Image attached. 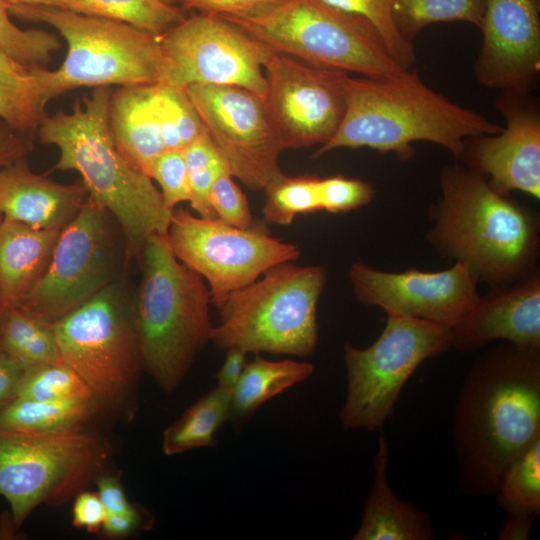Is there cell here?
<instances>
[{"instance_id":"cell-13","label":"cell","mask_w":540,"mask_h":540,"mask_svg":"<svg viewBox=\"0 0 540 540\" xmlns=\"http://www.w3.org/2000/svg\"><path fill=\"white\" fill-rule=\"evenodd\" d=\"M167 239L175 257L207 282L217 309L234 290L300 256L297 246L260 229L237 228L177 207L172 211Z\"/></svg>"},{"instance_id":"cell-27","label":"cell","mask_w":540,"mask_h":540,"mask_svg":"<svg viewBox=\"0 0 540 540\" xmlns=\"http://www.w3.org/2000/svg\"><path fill=\"white\" fill-rule=\"evenodd\" d=\"M231 391L215 386L189 406L163 432L162 450L167 456L216 446V434L229 419Z\"/></svg>"},{"instance_id":"cell-30","label":"cell","mask_w":540,"mask_h":540,"mask_svg":"<svg viewBox=\"0 0 540 540\" xmlns=\"http://www.w3.org/2000/svg\"><path fill=\"white\" fill-rule=\"evenodd\" d=\"M70 11L127 23L157 37L187 17L163 0H70Z\"/></svg>"},{"instance_id":"cell-45","label":"cell","mask_w":540,"mask_h":540,"mask_svg":"<svg viewBox=\"0 0 540 540\" xmlns=\"http://www.w3.org/2000/svg\"><path fill=\"white\" fill-rule=\"evenodd\" d=\"M94 484L106 513H126L138 507L129 501L119 475L106 470L96 478Z\"/></svg>"},{"instance_id":"cell-1","label":"cell","mask_w":540,"mask_h":540,"mask_svg":"<svg viewBox=\"0 0 540 540\" xmlns=\"http://www.w3.org/2000/svg\"><path fill=\"white\" fill-rule=\"evenodd\" d=\"M453 427L461 490L495 494L540 439V348L502 341L484 351L464 379Z\"/></svg>"},{"instance_id":"cell-25","label":"cell","mask_w":540,"mask_h":540,"mask_svg":"<svg viewBox=\"0 0 540 540\" xmlns=\"http://www.w3.org/2000/svg\"><path fill=\"white\" fill-rule=\"evenodd\" d=\"M311 363L297 360L272 361L256 354L246 363L242 375L231 390L229 419L240 429L268 400L310 378Z\"/></svg>"},{"instance_id":"cell-2","label":"cell","mask_w":540,"mask_h":540,"mask_svg":"<svg viewBox=\"0 0 540 540\" xmlns=\"http://www.w3.org/2000/svg\"><path fill=\"white\" fill-rule=\"evenodd\" d=\"M440 187L426 234L440 256L467 265L479 282L491 287L512 283L537 268V213L498 193L485 176L460 162L442 169Z\"/></svg>"},{"instance_id":"cell-35","label":"cell","mask_w":540,"mask_h":540,"mask_svg":"<svg viewBox=\"0 0 540 540\" xmlns=\"http://www.w3.org/2000/svg\"><path fill=\"white\" fill-rule=\"evenodd\" d=\"M320 178L284 176L265 190L263 215L268 223L289 225L297 215L321 210Z\"/></svg>"},{"instance_id":"cell-10","label":"cell","mask_w":540,"mask_h":540,"mask_svg":"<svg viewBox=\"0 0 540 540\" xmlns=\"http://www.w3.org/2000/svg\"><path fill=\"white\" fill-rule=\"evenodd\" d=\"M109 441L85 428L30 433L0 430V496L14 530L42 504L61 505L107 470Z\"/></svg>"},{"instance_id":"cell-32","label":"cell","mask_w":540,"mask_h":540,"mask_svg":"<svg viewBox=\"0 0 540 540\" xmlns=\"http://www.w3.org/2000/svg\"><path fill=\"white\" fill-rule=\"evenodd\" d=\"M155 102L166 150H184L206 132L185 87L156 83Z\"/></svg>"},{"instance_id":"cell-40","label":"cell","mask_w":540,"mask_h":540,"mask_svg":"<svg viewBox=\"0 0 540 540\" xmlns=\"http://www.w3.org/2000/svg\"><path fill=\"white\" fill-rule=\"evenodd\" d=\"M226 168L216 177L210 192V204L216 218L241 229L253 227L246 196Z\"/></svg>"},{"instance_id":"cell-36","label":"cell","mask_w":540,"mask_h":540,"mask_svg":"<svg viewBox=\"0 0 540 540\" xmlns=\"http://www.w3.org/2000/svg\"><path fill=\"white\" fill-rule=\"evenodd\" d=\"M17 397L50 401L94 400L85 382L61 360L24 369Z\"/></svg>"},{"instance_id":"cell-49","label":"cell","mask_w":540,"mask_h":540,"mask_svg":"<svg viewBox=\"0 0 540 540\" xmlns=\"http://www.w3.org/2000/svg\"><path fill=\"white\" fill-rule=\"evenodd\" d=\"M536 516L525 513H507L498 538L500 540H526L530 536Z\"/></svg>"},{"instance_id":"cell-7","label":"cell","mask_w":540,"mask_h":540,"mask_svg":"<svg viewBox=\"0 0 540 540\" xmlns=\"http://www.w3.org/2000/svg\"><path fill=\"white\" fill-rule=\"evenodd\" d=\"M59 356L90 389L100 411L131 419L143 364L134 294L121 278L52 324Z\"/></svg>"},{"instance_id":"cell-41","label":"cell","mask_w":540,"mask_h":540,"mask_svg":"<svg viewBox=\"0 0 540 540\" xmlns=\"http://www.w3.org/2000/svg\"><path fill=\"white\" fill-rule=\"evenodd\" d=\"M319 194L321 210L340 213L369 204L374 198L375 189L363 180L336 175L320 179Z\"/></svg>"},{"instance_id":"cell-43","label":"cell","mask_w":540,"mask_h":540,"mask_svg":"<svg viewBox=\"0 0 540 540\" xmlns=\"http://www.w3.org/2000/svg\"><path fill=\"white\" fill-rule=\"evenodd\" d=\"M153 522V516L138 506L126 513H106L100 533L109 539L125 538L150 529Z\"/></svg>"},{"instance_id":"cell-6","label":"cell","mask_w":540,"mask_h":540,"mask_svg":"<svg viewBox=\"0 0 540 540\" xmlns=\"http://www.w3.org/2000/svg\"><path fill=\"white\" fill-rule=\"evenodd\" d=\"M21 20L55 28L67 43L61 66L34 68L43 104L79 87L165 82L169 63L160 37L124 22L45 5L9 6Z\"/></svg>"},{"instance_id":"cell-37","label":"cell","mask_w":540,"mask_h":540,"mask_svg":"<svg viewBox=\"0 0 540 540\" xmlns=\"http://www.w3.org/2000/svg\"><path fill=\"white\" fill-rule=\"evenodd\" d=\"M183 154L189 176L191 208L200 217L216 218L210 204V192L219 173L228 169L226 162L207 131L187 146Z\"/></svg>"},{"instance_id":"cell-14","label":"cell","mask_w":540,"mask_h":540,"mask_svg":"<svg viewBox=\"0 0 540 540\" xmlns=\"http://www.w3.org/2000/svg\"><path fill=\"white\" fill-rule=\"evenodd\" d=\"M160 42L169 69L166 83L235 86L264 99L268 46L219 16L197 14L171 28Z\"/></svg>"},{"instance_id":"cell-38","label":"cell","mask_w":540,"mask_h":540,"mask_svg":"<svg viewBox=\"0 0 540 540\" xmlns=\"http://www.w3.org/2000/svg\"><path fill=\"white\" fill-rule=\"evenodd\" d=\"M340 10L369 20L381 34L391 56L406 70L416 60L413 43L405 40L395 26L391 0H321Z\"/></svg>"},{"instance_id":"cell-15","label":"cell","mask_w":540,"mask_h":540,"mask_svg":"<svg viewBox=\"0 0 540 540\" xmlns=\"http://www.w3.org/2000/svg\"><path fill=\"white\" fill-rule=\"evenodd\" d=\"M186 91L234 178L265 191L285 176L284 150L263 99L241 87L193 84Z\"/></svg>"},{"instance_id":"cell-51","label":"cell","mask_w":540,"mask_h":540,"mask_svg":"<svg viewBox=\"0 0 540 540\" xmlns=\"http://www.w3.org/2000/svg\"><path fill=\"white\" fill-rule=\"evenodd\" d=\"M169 4H173V5H176L177 2H180L181 0H163Z\"/></svg>"},{"instance_id":"cell-11","label":"cell","mask_w":540,"mask_h":540,"mask_svg":"<svg viewBox=\"0 0 540 540\" xmlns=\"http://www.w3.org/2000/svg\"><path fill=\"white\" fill-rule=\"evenodd\" d=\"M369 347L344 345L347 395L340 411L344 429L375 431L393 415L403 386L429 358L448 350L451 327L399 314Z\"/></svg>"},{"instance_id":"cell-50","label":"cell","mask_w":540,"mask_h":540,"mask_svg":"<svg viewBox=\"0 0 540 540\" xmlns=\"http://www.w3.org/2000/svg\"><path fill=\"white\" fill-rule=\"evenodd\" d=\"M9 6L45 5L70 10V0H5Z\"/></svg>"},{"instance_id":"cell-52","label":"cell","mask_w":540,"mask_h":540,"mask_svg":"<svg viewBox=\"0 0 540 540\" xmlns=\"http://www.w3.org/2000/svg\"><path fill=\"white\" fill-rule=\"evenodd\" d=\"M2 307H3V302H2V299H1V296H0V312L2 310Z\"/></svg>"},{"instance_id":"cell-9","label":"cell","mask_w":540,"mask_h":540,"mask_svg":"<svg viewBox=\"0 0 540 540\" xmlns=\"http://www.w3.org/2000/svg\"><path fill=\"white\" fill-rule=\"evenodd\" d=\"M273 52L309 65L381 78L404 69L366 18L321 0H281L251 16H219Z\"/></svg>"},{"instance_id":"cell-4","label":"cell","mask_w":540,"mask_h":540,"mask_svg":"<svg viewBox=\"0 0 540 540\" xmlns=\"http://www.w3.org/2000/svg\"><path fill=\"white\" fill-rule=\"evenodd\" d=\"M109 87H96L76 99L72 111L44 115L38 127L41 143L59 149L52 170H75L88 195L107 209L124 236L128 260L139 258L145 240L167 232L172 211L152 179L117 147L109 125Z\"/></svg>"},{"instance_id":"cell-5","label":"cell","mask_w":540,"mask_h":540,"mask_svg":"<svg viewBox=\"0 0 540 540\" xmlns=\"http://www.w3.org/2000/svg\"><path fill=\"white\" fill-rule=\"evenodd\" d=\"M138 259L134 318L143 369L170 393L211 342V294L202 276L175 257L167 232L148 236Z\"/></svg>"},{"instance_id":"cell-26","label":"cell","mask_w":540,"mask_h":540,"mask_svg":"<svg viewBox=\"0 0 540 540\" xmlns=\"http://www.w3.org/2000/svg\"><path fill=\"white\" fill-rule=\"evenodd\" d=\"M99 412L93 399L50 401L16 397L0 412V430L48 433L80 429Z\"/></svg>"},{"instance_id":"cell-22","label":"cell","mask_w":540,"mask_h":540,"mask_svg":"<svg viewBox=\"0 0 540 540\" xmlns=\"http://www.w3.org/2000/svg\"><path fill=\"white\" fill-rule=\"evenodd\" d=\"M389 447L379 435L374 457V481L363 507L361 523L353 540H431L430 516L413 504L400 500L391 490L387 467Z\"/></svg>"},{"instance_id":"cell-48","label":"cell","mask_w":540,"mask_h":540,"mask_svg":"<svg viewBox=\"0 0 540 540\" xmlns=\"http://www.w3.org/2000/svg\"><path fill=\"white\" fill-rule=\"evenodd\" d=\"M246 355L239 349L226 350L224 362L215 375L216 386L230 391L234 388L246 366Z\"/></svg>"},{"instance_id":"cell-44","label":"cell","mask_w":540,"mask_h":540,"mask_svg":"<svg viewBox=\"0 0 540 540\" xmlns=\"http://www.w3.org/2000/svg\"><path fill=\"white\" fill-rule=\"evenodd\" d=\"M106 516L105 508L96 491L82 490L75 495L72 524L89 533H100Z\"/></svg>"},{"instance_id":"cell-17","label":"cell","mask_w":540,"mask_h":540,"mask_svg":"<svg viewBox=\"0 0 540 540\" xmlns=\"http://www.w3.org/2000/svg\"><path fill=\"white\" fill-rule=\"evenodd\" d=\"M349 280L356 299L399 314L449 327L459 322L478 301L479 280L460 262L436 272L407 269L387 272L362 261L351 264Z\"/></svg>"},{"instance_id":"cell-18","label":"cell","mask_w":540,"mask_h":540,"mask_svg":"<svg viewBox=\"0 0 540 540\" xmlns=\"http://www.w3.org/2000/svg\"><path fill=\"white\" fill-rule=\"evenodd\" d=\"M497 107L506 126L465 139L459 162L486 177L498 193L540 198V114L528 92L502 91Z\"/></svg>"},{"instance_id":"cell-3","label":"cell","mask_w":540,"mask_h":540,"mask_svg":"<svg viewBox=\"0 0 540 540\" xmlns=\"http://www.w3.org/2000/svg\"><path fill=\"white\" fill-rule=\"evenodd\" d=\"M345 93V113L337 131L312 158L338 148L367 147L382 154L393 152L405 162L415 154L412 143L428 141L458 161L465 139L503 128L435 92L416 70L381 78L348 75Z\"/></svg>"},{"instance_id":"cell-20","label":"cell","mask_w":540,"mask_h":540,"mask_svg":"<svg viewBox=\"0 0 540 540\" xmlns=\"http://www.w3.org/2000/svg\"><path fill=\"white\" fill-rule=\"evenodd\" d=\"M452 343L463 352H474L494 341L524 348H540V271L492 287L469 312L451 327Z\"/></svg>"},{"instance_id":"cell-21","label":"cell","mask_w":540,"mask_h":540,"mask_svg":"<svg viewBox=\"0 0 540 540\" xmlns=\"http://www.w3.org/2000/svg\"><path fill=\"white\" fill-rule=\"evenodd\" d=\"M82 181L60 184L31 171L26 158L0 169V211L4 219L36 229H63L88 198Z\"/></svg>"},{"instance_id":"cell-42","label":"cell","mask_w":540,"mask_h":540,"mask_svg":"<svg viewBox=\"0 0 540 540\" xmlns=\"http://www.w3.org/2000/svg\"><path fill=\"white\" fill-rule=\"evenodd\" d=\"M281 0H181L184 11L214 16H251L275 5Z\"/></svg>"},{"instance_id":"cell-24","label":"cell","mask_w":540,"mask_h":540,"mask_svg":"<svg viewBox=\"0 0 540 540\" xmlns=\"http://www.w3.org/2000/svg\"><path fill=\"white\" fill-rule=\"evenodd\" d=\"M109 125L122 154L148 175L166 148L156 110L155 84L122 86L111 94Z\"/></svg>"},{"instance_id":"cell-8","label":"cell","mask_w":540,"mask_h":540,"mask_svg":"<svg viewBox=\"0 0 540 540\" xmlns=\"http://www.w3.org/2000/svg\"><path fill=\"white\" fill-rule=\"evenodd\" d=\"M231 292L218 308L211 342L245 353L310 356L318 343L316 310L327 281L321 266H274Z\"/></svg>"},{"instance_id":"cell-29","label":"cell","mask_w":540,"mask_h":540,"mask_svg":"<svg viewBox=\"0 0 540 540\" xmlns=\"http://www.w3.org/2000/svg\"><path fill=\"white\" fill-rule=\"evenodd\" d=\"M42 98L33 69L0 60V118L9 128L31 137L45 115Z\"/></svg>"},{"instance_id":"cell-39","label":"cell","mask_w":540,"mask_h":540,"mask_svg":"<svg viewBox=\"0 0 540 540\" xmlns=\"http://www.w3.org/2000/svg\"><path fill=\"white\" fill-rule=\"evenodd\" d=\"M148 176L160 186L165 206L173 211L190 200V183L183 150H165L151 164Z\"/></svg>"},{"instance_id":"cell-23","label":"cell","mask_w":540,"mask_h":540,"mask_svg":"<svg viewBox=\"0 0 540 540\" xmlns=\"http://www.w3.org/2000/svg\"><path fill=\"white\" fill-rule=\"evenodd\" d=\"M62 229H36L4 219L0 223V296L19 306L44 275Z\"/></svg>"},{"instance_id":"cell-28","label":"cell","mask_w":540,"mask_h":540,"mask_svg":"<svg viewBox=\"0 0 540 540\" xmlns=\"http://www.w3.org/2000/svg\"><path fill=\"white\" fill-rule=\"evenodd\" d=\"M0 352L24 369L61 360L52 324L10 305L0 312Z\"/></svg>"},{"instance_id":"cell-34","label":"cell","mask_w":540,"mask_h":540,"mask_svg":"<svg viewBox=\"0 0 540 540\" xmlns=\"http://www.w3.org/2000/svg\"><path fill=\"white\" fill-rule=\"evenodd\" d=\"M496 494L507 513L539 515L540 439L507 468Z\"/></svg>"},{"instance_id":"cell-31","label":"cell","mask_w":540,"mask_h":540,"mask_svg":"<svg viewBox=\"0 0 540 540\" xmlns=\"http://www.w3.org/2000/svg\"><path fill=\"white\" fill-rule=\"evenodd\" d=\"M392 16L399 34L412 43L430 24L462 21L480 29L485 0H391Z\"/></svg>"},{"instance_id":"cell-16","label":"cell","mask_w":540,"mask_h":540,"mask_svg":"<svg viewBox=\"0 0 540 540\" xmlns=\"http://www.w3.org/2000/svg\"><path fill=\"white\" fill-rule=\"evenodd\" d=\"M264 73L263 102L283 149L327 143L345 113L348 73L275 52L265 63Z\"/></svg>"},{"instance_id":"cell-33","label":"cell","mask_w":540,"mask_h":540,"mask_svg":"<svg viewBox=\"0 0 540 540\" xmlns=\"http://www.w3.org/2000/svg\"><path fill=\"white\" fill-rule=\"evenodd\" d=\"M60 48L59 38L48 31L16 26L10 19L8 3L0 0V60L28 69L45 68Z\"/></svg>"},{"instance_id":"cell-53","label":"cell","mask_w":540,"mask_h":540,"mask_svg":"<svg viewBox=\"0 0 540 540\" xmlns=\"http://www.w3.org/2000/svg\"><path fill=\"white\" fill-rule=\"evenodd\" d=\"M2 220H3V214H2V212L0 211V223H1Z\"/></svg>"},{"instance_id":"cell-12","label":"cell","mask_w":540,"mask_h":540,"mask_svg":"<svg viewBox=\"0 0 540 540\" xmlns=\"http://www.w3.org/2000/svg\"><path fill=\"white\" fill-rule=\"evenodd\" d=\"M128 263L118 222L88 196L75 218L61 230L44 275L16 307L53 324L123 278Z\"/></svg>"},{"instance_id":"cell-47","label":"cell","mask_w":540,"mask_h":540,"mask_svg":"<svg viewBox=\"0 0 540 540\" xmlns=\"http://www.w3.org/2000/svg\"><path fill=\"white\" fill-rule=\"evenodd\" d=\"M24 368L0 352V412L17 397Z\"/></svg>"},{"instance_id":"cell-46","label":"cell","mask_w":540,"mask_h":540,"mask_svg":"<svg viewBox=\"0 0 540 540\" xmlns=\"http://www.w3.org/2000/svg\"><path fill=\"white\" fill-rule=\"evenodd\" d=\"M32 150L29 136L15 132L0 122V169L26 156Z\"/></svg>"},{"instance_id":"cell-19","label":"cell","mask_w":540,"mask_h":540,"mask_svg":"<svg viewBox=\"0 0 540 540\" xmlns=\"http://www.w3.org/2000/svg\"><path fill=\"white\" fill-rule=\"evenodd\" d=\"M483 42L474 65L480 84L529 92L540 72V0H485Z\"/></svg>"}]
</instances>
